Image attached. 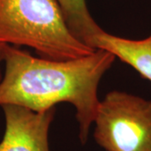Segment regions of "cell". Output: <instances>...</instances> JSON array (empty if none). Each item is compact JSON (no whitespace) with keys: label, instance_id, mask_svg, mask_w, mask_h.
Returning <instances> with one entry per match:
<instances>
[{"label":"cell","instance_id":"6da1fadb","mask_svg":"<svg viewBox=\"0 0 151 151\" xmlns=\"http://www.w3.org/2000/svg\"><path fill=\"white\" fill-rule=\"evenodd\" d=\"M115 59L109 51L96 49L79 58L52 60L6 45L0 106L11 104L43 112L58 103H70L76 109L79 139L85 145L100 103L99 83Z\"/></svg>","mask_w":151,"mask_h":151},{"label":"cell","instance_id":"5b68a950","mask_svg":"<svg viewBox=\"0 0 151 151\" xmlns=\"http://www.w3.org/2000/svg\"><path fill=\"white\" fill-rule=\"evenodd\" d=\"M92 47L109 51L151 81V34L143 40H130L103 30L94 37Z\"/></svg>","mask_w":151,"mask_h":151},{"label":"cell","instance_id":"3957f363","mask_svg":"<svg viewBox=\"0 0 151 151\" xmlns=\"http://www.w3.org/2000/svg\"><path fill=\"white\" fill-rule=\"evenodd\" d=\"M94 139L106 151H151V101L109 92L97 108Z\"/></svg>","mask_w":151,"mask_h":151},{"label":"cell","instance_id":"277c9868","mask_svg":"<svg viewBox=\"0 0 151 151\" xmlns=\"http://www.w3.org/2000/svg\"><path fill=\"white\" fill-rule=\"evenodd\" d=\"M5 129L0 151H50L49 131L55 108L43 112L17 105L2 106Z\"/></svg>","mask_w":151,"mask_h":151},{"label":"cell","instance_id":"52a82bcc","mask_svg":"<svg viewBox=\"0 0 151 151\" xmlns=\"http://www.w3.org/2000/svg\"><path fill=\"white\" fill-rule=\"evenodd\" d=\"M7 44L0 43V80L2 78V74H1V63L4 62V49Z\"/></svg>","mask_w":151,"mask_h":151},{"label":"cell","instance_id":"7a4b0ae2","mask_svg":"<svg viewBox=\"0 0 151 151\" xmlns=\"http://www.w3.org/2000/svg\"><path fill=\"white\" fill-rule=\"evenodd\" d=\"M0 43L27 46L52 60L79 58L96 50L70 30L56 0H0Z\"/></svg>","mask_w":151,"mask_h":151},{"label":"cell","instance_id":"8992f818","mask_svg":"<svg viewBox=\"0 0 151 151\" xmlns=\"http://www.w3.org/2000/svg\"><path fill=\"white\" fill-rule=\"evenodd\" d=\"M70 30L81 41L92 47V40L103 29L87 9L86 0H56ZM94 49V48H93Z\"/></svg>","mask_w":151,"mask_h":151}]
</instances>
